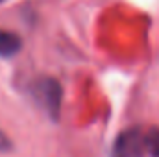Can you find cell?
Instances as JSON below:
<instances>
[{"label": "cell", "mask_w": 159, "mask_h": 157, "mask_svg": "<svg viewBox=\"0 0 159 157\" xmlns=\"http://www.w3.org/2000/svg\"><path fill=\"white\" fill-rule=\"evenodd\" d=\"M0 2H2V0H0Z\"/></svg>", "instance_id": "277c9868"}, {"label": "cell", "mask_w": 159, "mask_h": 157, "mask_svg": "<svg viewBox=\"0 0 159 157\" xmlns=\"http://www.w3.org/2000/svg\"><path fill=\"white\" fill-rule=\"evenodd\" d=\"M22 48V41L17 34L0 30V57H11Z\"/></svg>", "instance_id": "3957f363"}, {"label": "cell", "mask_w": 159, "mask_h": 157, "mask_svg": "<svg viewBox=\"0 0 159 157\" xmlns=\"http://www.w3.org/2000/svg\"><path fill=\"white\" fill-rule=\"evenodd\" d=\"M34 94L39 100V104L44 107V111L48 115L56 118L59 115V107H61V87L57 85L56 79H41L37 85L34 87Z\"/></svg>", "instance_id": "7a4b0ae2"}, {"label": "cell", "mask_w": 159, "mask_h": 157, "mask_svg": "<svg viewBox=\"0 0 159 157\" xmlns=\"http://www.w3.org/2000/svg\"><path fill=\"white\" fill-rule=\"evenodd\" d=\"M159 157V129L141 131L139 128H131L120 133L115 141L111 157Z\"/></svg>", "instance_id": "6da1fadb"}]
</instances>
